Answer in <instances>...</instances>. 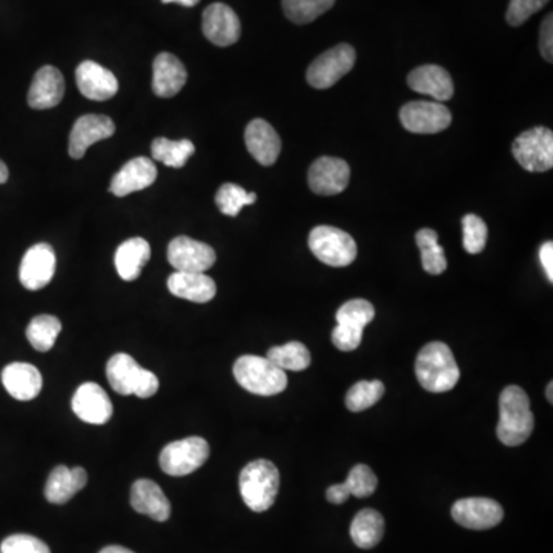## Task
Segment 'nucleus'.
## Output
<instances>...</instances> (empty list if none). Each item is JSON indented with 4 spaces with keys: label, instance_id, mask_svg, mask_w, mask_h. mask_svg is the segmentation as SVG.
Returning <instances> with one entry per match:
<instances>
[{
    "label": "nucleus",
    "instance_id": "f257e3e1",
    "mask_svg": "<svg viewBox=\"0 0 553 553\" xmlns=\"http://www.w3.org/2000/svg\"><path fill=\"white\" fill-rule=\"evenodd\" d=\"M415 374L421 388L432 394L452 391L460 380V368L454 354L441 342L428 343L418 352Z\"/></svg>",
    "mask_w": 553,
    "mask_h": 553
},
{
    "label": "nucleus",
    "instance_id": "f03ea898",
    "mask_svg": "<svg viewBox=\"0 0 553 553\" xmlns=\"http://www.w3.org/2000/svg\"><path fill=\"white\" fill-rule=\"evenodd\" d=\"M535 426L530 400L520 386H507L500 395V421L497 437L504 446H521L532 435Z\"/></svg>",
    "mask_w": 553,
    "mask_h": 553
},
{
    "label": "nucleus",
    "instance_id": "7ed1b4c3",
    "mask_svg": "<svg viewBox=\"0 0 553 553\" xmlns=\"http://www.w3.org/2000/svg\"><path fill=\"white\" fill-rule=\"evenodd\" d=\"M240 494L249 509L266 512L279 494L280 472L269 460H255L243 467L239 478Z\"/></svg>",
    "mask_w": 553,
    "mask_h": 553
},
{
    "label": "nucleus",
    "instance_id": "20e7f679",
    "mask_svg": "<svg viewBox=\"0 0 553 553\" xmlns=\"http://www.w3.org/2000/svg\"><path fill=\"white\" fill-rule=\"evenodd\" d=\"M234 377L246 391L262 397L282 394L288 386L286 372L259 355H242L234 365Z\"/></svg>",
    "mask_w": 553,
    "mask_h": 553
},
{
    "label": "nucleus",
    "instance_id": "39448f33",
    "mask_svg": "<svg viewBox=\"0 0 553 553\" xmlns=\"http://www.w3.org/2000/svg\"><path fill=\"white\" fill-rule=\"evenodd\" d=\"M106 378L111 388L120 395L151 398L159 391V378L128 354H116L106 365Z\"/></svg>",
    "mask_w": 553,
    "mask_h": 553
},
{
    "label": "nucleus",
    "instance_id": "423d86ee",
    "mask_svg": "<svg viewBox=\"0 0 553 553\" xmlns=\"http://www.w3.org/2000/svg\"><path fill=\"white\" fill-rule=\"evenodd\" d=\"M309 248L320 262L345 268L357 259V243L348 232L334 226H317L309 234Z\"/></svg>",
    "mask_w": 553,
    "mask_h": 553
},
{
    "label": "nucleus",
    "instance_id": "0eeeda50",
    "mask_svg": "<svg viewBox=\"0 0 553 553\" xmlns=\"http://www.w3.org/2000/svg\"><path fill=\"white\" fill-rule=\"evenodd\" d=\"M337 328L332 331V343L343 352L355 351L363 340V331L375 318V308L368 300L354 299L338 309Z\"/></svg>",
    "mask_w": 553,
    "mask_h": 553
},
{
    "label": "nucleus",
    "instance_id": "6e6552de",
    "mask_svg": "<svg viewBox=\"0 0 553 553\" xmlns=\"http://www.w3.org/2000/svg\"><path fill=\"white\" fill-rule=\"evenodd\" d=\"M512 153L529 173H546L553 166L552 131L544 126L524 131L512 143Z\"/></svg>",
    "mask_w": 553,
    "mask_h": 553
},
{
    "label": "nucleus",
    "instance_id": "1a4fd4ad",
    "mask_svg": "<svg viewBox=\"0 0 553 553\" xmlns=\"http://www.w3.org/2000/svg\"><path fill=\"white\" fill-rule=\"evenodd\" d=\"M209 458V444L205 438L188 437L173 441L160 454V467L171 477H185L202 467Z\"/></svg>",
    "mask_w": 553,
    "mask_h": 553
},
{
    "label": "nucleus",
    "instance_id": "9d476101",
    "mask_svg": "<svg viewBox=\"0 0 553 553\" xmlns=\"http://www.w3.org/2000/svg\"><path fill=\"white\" fill-rule=\"evenodd\" d=\"M355 57L354 48L348 44H340L326 51L309 65L306 73L309 85L317 90L334 87L338 80L354 68Z\"/></svg>",
    "mask_w": 553,
    "mask_h": 553
},
{
    "label": "nucleus",
    "instance_id": "9b49d317",
    "mask_svg": "<svg viewBox=\"0 0 553 553\" xmlns=\"http://www.w3.org/2000/svg\"><path fill=\"white\" fill-rule=\"evenodd\" d=\"M400 122L414 134H437L448 130L452 114L443 103L418 100L401 108Z\"/></svg>",
    "mask_w": 553,
    "mask_h": 553
},
{
    "label": "nucleus",
    "instance_id": "f8f14e48",
    "mask_svg": "<svg viewBox=\"0 0 553 553\" xmlns=\"http://www.w3.org/2000/svg\"><path fill=\"white\" fill-rule=\"evenodd\" d=\"M56 274V252L48 243H37L25 252L20 263V283L28 291H39L53 280Z\"/></svg>",
    "mask_w": 553,
    "mask_h": 553
},
{
    "label": "nucleus",
    "instance_id": "ddd939ff",
    "mask_svg": "<svg viewBox=\"0 0 553 553\" xmlns=\"http://www.w3.org/2000/svg\"><path fill=\"white\" fill-rule=\"evenodd\" d=\"M216 251L203 242L180 236L168 245V262L176 271L205 272L216 263Z\"/></svg>",
    "mask_w": 553,
    "mask_h": 553
},
{
    "label": "nucleus",
    "instance_id": "4468645a",
    "mask_svg": "<svg viewBox=\"0 0 553 553\" xmlns=\"http://www.w3.org/2000/svg\"><path fill=\"white\" fill-rule=\"evenodd\" d=\"M202 30L211 44L225 48L231 47L240 39L242 25L236 11L217 2L203 11Z\"/></svg>",
    "mask_w": 553,
    "mask_h": 553
},
{
    "label": "nucleus",
    "instance_id": "2eb2a0df",
    "mask_svg": "<svg viewBox=\"0 0 553 553\" xmlns=\"http://www.w3.org/2000/svg\"><path fill=\"white\" fill-rule=\"evenodd\" d=\"M503 517V507L491 498H463L452 507V518L466 529H492L503 521Z\"/></svg>",
    "mask_w": 553,
    "mask_h": 553
},
{
    "label": "nucleus",
    "instance_id": "dca6fc26",
    "mask_svg": "<svg viewBox=\"0 0 553 553\" xmlns=\"http://www.w3.org/2000/svg\"><path fill=\"white\" fill-rule=\"evenodd\" d=\"M351 169L345 160L337 157H320L309 168L308 180L318 196H337L349 185Z\"/></svg>",
    "mask_w": 553,
    "mask_h": 553
},
{
    "label": "nucleus",
    "instance_id": "f3484780",
    "mask_svg": "<svg viewBox=\"0 0 553 553\" xmlns=\"http://www.w3.org/2000/svg\"><path fill=\"white\" fill-rule=\"evenodd\" d=\"M114 133H116V125L111 117L102 116V114H87L79 117L71 130L68 153L73 159H82L90 146L100 140L110 139Z\"/></svg>",
    "mask_w": 553,
    "mask_h": 553
},
{
    "label": "nucleus",
    "instance_id": "a211bd4d",
    "mask_svg": "<svg viewBox=\"0 0 553 553\" xmlns=\"http://www.w3.org/2000/svg\"><path fill=\"white\" fill-rule=\"evenodd\" d=\"M76 82L83 97L96 102L111 99L119 91V80L108 68L93 60H85L76 70Z\"/></svg>",
    "mask_w": 553,
    "mask_h": 553
},
{
    "label": "nucleus",
    "instance_id": "6ab92c4d",
    "mask_svg": "<svg viewBox=\"0 0 553 553\" xmlns=\"http://www.w3.org/2000/svg\"><path fill=\"white\" fill-rule=\"evenodd\" d=\"M156 179V163L148 157H134L113 177L110 193L116 197L130 196L137 191L150 188Z\"/></svg>",
    "mask_w": 553,
    "mask_h": 553
},
{
    "label": "nucleus",
    "instance_id": "aec40b11",
    "mask_svg": "<svg viewBox=\"0 0 553 553\" xmlns=\"http://www.w3.org/2000/svg\"><path fill=\"white\" fill-rule=\"evenodd\" d=\"M73 412L90 424H105L113 417V403L96 383H83L73 397Z\"/></svg>",
    "mask_w": 553,
    "mask_h": 553
},
{
    "label": "nucleus",
    "instance_id": "412c9836",
    "mask_svg": "<svg viewBox=\"0 0 553 553\" xmlns=\"http://www.w3.org/2000/svg\"><path fill=\"white\" fill-rule=\"evenodd\" d=\"M245 143L249 154L263 166L274 165L282 151L279 134L263 119L252 120L246 126Z\"/></svg>",
    "mask_w": 553,
    "mask_h": 553
},
{
    "label": "nucleus",
    "instance_id": "4be33fe9",
    "mask_svg": "<svg viewBox=\"0 0 553 553\" xmlns=\"http://www.w3.org/2000/svg\"><path fill=\"white\" fill-rule=\"evenodd\" d=\"M65 96V80L56 67L40 68L28 91V105L33 110H50L59 105Z\"/></svg>",
    "mask_w": 553,
    "mask_h": 553
},
{
    "label": "nucleus",
    "instance_id": "5701e85b",
    "mask_svg": "<svg viewBox=\"0 0 553 553\" xmlns=\"http://www.w3.org/2000/svg\"><path fill=\"white\" fill-rule=\"evenodd\" d=\"M188 80L185 65L174 54L160 53L153 63V91L157 97L169 99L182 91Z\"/></svg>",
    "mask_w": 553,
    "mask_h": 553
},
{
    "label": "nucleus",
    "instance_id": "b1692460",
    "mask_svg": "<svg viewBox=\"0 0 553 553\" xmlns=\"http://www.w3.org/2000/svg\"><path fill=\"white\" fill-rule=\"evenodd\" d=\"M409 88L415 93L434 97L437 102H446L454 96L451 74L438 65H423L415 68L408 77Z\"/></svg>",
    "mask_w": 553,
    "mask_h": 553
},
{
    "label": "nucleus",
    "instance_id": "393cba45",
    "mask_svg": "<svg viewBox=\"0 0 553 553\" xmlns=\"http://www.w3.org/2000/svg\"><path fill=\"white\" fill-rule=\"evenodd\" d=\"M2 383L11 397L19 401L34 400L42 391L44 380L36 366L11 363L2 371Z\"/></svg>",
    "mask_w": 553,
    "mask_h": 553
},
{
    "label": "nucleus",
    "instance_id": "a878e982",
    "mask_svg": "<svg viewBox=\"0 0 553 553\" xmlns=\"http://www.w3.org/2000/svg\"><path fill=\"white\" fill-rule=\"evenodd\" d=\"M168 289L179 299L194 303L211 302L217 294L216 282L205 272H174L168 279Z\"/></svg>",
    "mask_w": 553,
    "mask_h": 553
},
{
    "label": "nucleus",
    "instance_id": "bb28decb",
    "mask_svg": "<svg viewBox=\"0 0 553 553\" xmlns=\"http://www.w3.org/2000/svg\"><path fill=\"white\" fill-rule=\"evenodd\" d=\"M131 506L139 514L148 515L160 523L171 517V503L159 484L145 478L137 480L131 487Z\"/></svg>",
    "mask_w": 553,
    "mask_h": 553
},
{
    "label": "nucleus",
    "instance_id": "cd10ccee",
    "mask_svg": "<svg viewBox=\"0 0 553 553\" xmlns=\"http://www.w3.org/2000/svg\"><path fill=\"white\" fill-rule=\"evenodd\" d=\"M87 483L88 474L83 467H54L45 484V498L53 504L68 503Z\"/></svg>",
    "mask_w": 553,
    "mask_h": 553
},
{
    "label": "nucleus",
    "instance_id": "c85d7f7f",
    "mask_svg": "<svg viewBox=\"0 0 553 553\" xmlns=\"http://www.w3.org/2000/svg\"><path fill=\"white\" fill-rule=\"evenodd\" d=\"M151 246L142 237L126 240L117 248L114 265L125 282H134L142 274L143 266L150 262Z\"/></svg>",
    "mask_w": 553,
    "mask_h": 553
},
{
    "label": "nucleus",
    "instance_id": "c756f323",
    "mask_svg": "<svg viewBox=\"0 0 553 553\" xmlns=\"http://www.w3.org/2000/svg\"><path fill=\"white\" fill-rule=\"evenodd\" d=\"M385 535L383 515L374 509H363L355 515L351 524V538L360 549H372Z\"/></svg>",
    "mask_w": 553,
    "mask_h": 553
},
{
    "label": "nucleus",
    "instance_id": "7c9ffc66",
    "mask_svg": "<svg viewBox=\"0 0 553 553\" xmlns=\"http://www.w3.org/2000/svg\"><path fill=\"white\" fill-rule=\"evenodd\" d=\"M194 153H196V146L188 139L169 140L159 137L151 145L153 159L169 168H183Z\"/></svg>",
    "mask_w": 553,
    "mask_h": 553
},
{
    "label": "nucleus",
    "instance_id": "2f4dec72",
    "mask_svg": "<svg viewBox=\"0 0 553 553\" xmlns=\"http://www.w3.org/2000/svg\"><path fill=\"white\" fill-rule=\"evenodd\" d=\"M418 248L421 252V265L424 271L432 275H440L448 268V260L444 249L438 245V234L434 229H420L417 232Z\"/></svg>",
    "mask_w": 553,
    "mask_h": 553
},
{
    "label": "nucleus",
    "instance_id": "473e14b6",
    "mask_svg": "<svg viewBox=\"0 0 553 553\" xmlns=\"http://www.w3.org/2000/svg\"><path fill=\"white\" fill-rule=\"evenodd\" d=\"M266 358H269L282 371H305L311 365V352L300 342L275 346V348L269 349Z\"/></svg>",
    "mask_w": 553,
    "mask_h": 553
},
{
    "label": "nucleus",
    "instance_id": "72a5a7b5",
    "mask_svg": "<svg viewBox=\"0 0 553 553\" xmlns=\"http://www.w3.org/2000/svg\"><path fill=\"white\" fill-rule=\"evenodd\" d=\"M62 332V323L54 315H37L27 328L28 342L36 351L48 352Z\"/></svg>",
    "mask_w": 553,
    "mask_h": 553
},
{
    "label": "nucleus",
    "instance_id": "f704fd0d",
    "mask_svg": "<svg viewBox=\"0 0 553 553\" xmlns=\"http://www.w3.org/2000/svg\"><path fill=\"white\" fill-rule=\"evenodd\" d=\"M334 4L335 0H282L286 17L297 25L311 24Z\"/></svg>",
    "mask_w": 553,
    "mask_h": 553
},
{
    "label": "nucleus",
    "instance_id": "c9c22d12",
    "mask_svg": "<svg viewBox=\"0 0 553 553\" xmlns=\"http://www.w3.org/2000/svg\"><path fill=\"white\" fill-rule=\"evenodd\" d=\"M257 202V194L248 193L236 183H223L216 194V205L220 212L229 217H237L245 206L254 205Z\"/></svg>",
    "mask_w": 553,
    "mask_h": 553
},
{
    "label": "nucleus",
    "instance_id": "e433bc0d",
    "mask_svg": "<svg viewBox=\"0 0 553 553\" xmlns=\"http://www.w3.org/2000/svg\"><path fill=\"white\" fill-rule=\"evenodd\" d=\"M385 391L380 380L358 381L346 395V408L351 412L366 411L383 398Z\"/></svg>",
    "mask_w": 553,
    "mask_h": 553
},
{
    "label": "nucleus",
    "instance_id": "4c0bfd02",
    "mask_svg": "<svg viewBox=\"0 0 553 553\" xmlns=\"http://www.w3.org/2000/svg\"><path fill=\"white\" fill-rule=\"evenodd\" d=\"M343 484H345L349 495H354L357 498H368L377 489L378 480L371 467L366 466V464H357V466L352 467L348 480Z\"/></svg>",
    "mask_w": 553,
    "mask_h": 553
},
{
    "label": "nucleus",
    "instance_id": "58836bf2",
    "mask_svg": "<svg viewBox=\"0 0 553 553\" xmlns=\"http://www.w3.org/2000/svg\"><path fill=\"white\" fill-rule=\"evenodd\" d=\"M487 243V226L475 214H467L463 219V246L469 254H480Z\"/></svg>",
    "mask_w": 553,
    "mask_h": 553
},
{
    "label": "nucleus",
    "instance_id": "ea45409f",
    "mask_svg": "<svg viewBox=\"0 0 553 553\" xmlns=\"http://www.w3.org/2000/svg\"><path fill=\"white\" fill-rule=\"evenodd\" d=\"M0 553H51L50 547L31 535L17 534L5 538L0 544Z\"/></svg>",
    "mask_w": 553,
    "mask_h": 553
},
{
    "label": "nucleus",
    "instance_id": "a19ab883",
    "mask_svg": "<svg viewBox=\"0 0 553 553\" xmlns=\"http://www.w3.org/2000/svg\"><path fill=\"white\" fill-rule=\"evenodd\" d=\"M549 0H510L509 8H507V24L512 27H520L535 13L546 7Z\"/></svg>",
    "mask_w": 553,
    "mask_h": 553
},
{
    "label": "nucleus",
    "instance_id": "79ce46f5",
    "mask_svg": "<svg viewBox=\"0 0 553 553\" xmlns=\"http://www.w3.org/2000/svg\"><path fill=\"white\" fill-rule=\"evenodd\" d=\"M540 50L544 59L547 62H553V16H549L544 19L543 25H541L540 33Z\"/></svg>",
    "mask_w": 553,
    "mask_h": 553
},
{
    "label": "nucleus",
    "instance_id": "37998d69",
    "mask_svg": "<svg viewBox=\"0 0 553 553\" xmlns=\"http://www.w3.org/2000/svg\"><path fill=\"white\" fill-rule=\"evenodd\" d=\"M540 262L549 277L550 283L553 282V243L546 242L540 249Z\"/></svg>",
    "mask_w": 553,
    "mask_h": 553
},
{
    "label": "nucleus",
    "instance_id": "c03bdc74",
    "mask_svg": "<svg viewBox=\"0 0 553 553\" xmlns=\"http://www.w3.org/2000/svg\"><path fill=\"white\" fill-rule=\"evenodd\" d=\"M349 497L351 495L346 491L345 484L343 483L334 484V486L329 487L328 491H326V498L332 504H343Z\"/></svg>",
    "mask_w": 553,
    "mask_h": 553
},
{
    "label": "nucleus",
    "instance_id": "a18cd8bd",
    "mask_svg": "<svg viewBox=\"0 0 553 553\" xmlns=\"http://www.w3.org/2000/svg\"><path fill=\"white\" fill-rule=\"evenodd\" d=\"M163 4H179L182 7L191 8L196 7L200 0H162Z\"/></svg>",
    "mask_w": 553,
    "mask_h": 553
},
{
    "label": "nucleus",
    "instance_id": "49530a36",
    "mask_svg": "<svg viewBox=\"0 0 553 553\" xmlns=\"http://www.w3.org/2000/svg\"><path fill=\"white\" fill-rule=\"evenodd\" d=\"M99 553H134L133 550L126 549L122 546H108L105 549L100 550Z\"/></svg>",
    "mask_w": 553,
    "mask_h": 553
},
{
    "label": "nucleus",
    "instance_id": "de8ad7c7",
    "mask_svg": "<svg viewBox=\"0 0 553 553\" xmlns=\"http://www.w3.org/2000/svg\"><path fill=\"white\" fill-rule=\"evenodd\" d=\"M8 177H10V171H8V166L5 165L2 160H0V185H4L7 182Z\"/></svg>",
    "mask_w": 553,
    "mask_h": 553
},
{
    "label": "nucleus",
    "instance_id": "09e8293b",
    "mask_svg": "<svg viewBox=\"0 0 553 553\" xmlns=\"http://www.w3.org/2000/svg\"><path fill=\"white\" fill-rule=\"evenodd\" d=\"M552 389H553V383L550 381L549 386H547V400H549V403H553V395H552Z\"/></svg>",
    "mask_w": 553,
    "mask_h": 553
}]
</instances>
